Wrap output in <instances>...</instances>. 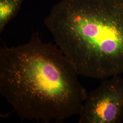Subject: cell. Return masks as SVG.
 Returning a JSON list of instances; mask_svg holds the SVG:
<instances>
[{"mask_svg": "<svg viewBox=\"0 0 123 123\" xmlns=\"http://www.w3.org/2000/svg\"><path fill=\"white\" fill-rule=\"evenodd\" d=\"M25 0H0V32L17 16Z\"/></svg>", "mask_w": 123, "mask_h": 123, "instance_id": "obj_4", "label": "cell"}, {"mask_svg": "<svg viewBox=\"0 0 123 123\" xmlns=\"http://www.w3.org/2000/svg\"><path fill=\"white\" fill-rule=\"evenodd\" d=\"M79 75L123 74V0H60L44 20Z\"/></svg>", "mask_w": 123, "mask_h": 123, "instance_id": "obj_2", "label": "cell"}, {"mask_svg": "<svg viewBox=\"0 0 123 123\" xmlns=\"http://www.w3.org/2000/svg\"><path fill=\"white\" fill-rule=\"evenodd\" d=\"M79 123H120L123 120V78L102 80L88 94L79 112Z\"/></svg>", "mask_w": 123, "mask_h": 123, "instance_id": "obj_3", "label": "cell"}, {"mask_svg": "<svg viewBox=\"0 0 123 123\" xmlns=\"http://www.w3.org/2000/svg\"><path fill=\"white\" fill-rule=\"evenodd\" d=\"M57 46L34 33L0 49V93L22 120L49 123L79 114L88 93Z\"/></svg>", "mask_w": 123, "mask_h": 123, "instance_id": "obj_1", "label": "cell"}]
</instances>
